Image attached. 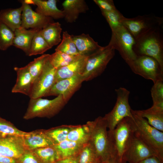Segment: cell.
<instances>
[{"mask_svg": "<svg viewBox=\"0 0 163 163\" xmlns=\"http://www.w3.org/2000/svg\"><path fill=\"white\" fill-rule=\"evenodd\" d=\"M155 155L152 150L135 136L124 153L123 160L129 163H138L152 156Z\"/></svg>", "mask_w": 163, "mask_h": 163, "instance_id": "5bb4252c", "label": "cell"}, {"mask_svg": "<svg viewBox=\"0 0 163 163\" xmlns=\"http://www.w3.org/2000/svg\"><path fill=\"white\" fill-rule=\"evenodd\" d=\"M135 129L133 118L126 117L120 121L113 130H108L113 150L122 160L124 153L134 136Z\"/></svg>", "mask_w": 163, "mask_h": 163, "instance_id": "8992f818", "label": "cell"}, {"mask_svg": "<svg viewBox=\"0 0 163 163\" xmlns=\"http://www.w3.org/2000/svg\"><path fill=\"white\" fill-rule=\"evenodd\" d=\"M55 51L54 53L50 54L49 60L51 64L56 69L68 65L80 55L71 56L59 51Z\"/></svg>", "mask_w": 163, "mask_h": 163, "instance_id": "836d02e7", "label": "cell"}, {"mask_svg": "<svg viewBox=\"0 0 163 163\" xmlns=\"http://www.w3.org/2000/svg\"><path fill=\"white\" fill-rule=\"evenodd\" d=\"M135 129L134 136L151 149L163 162V132L151 126L146 119L132 111Z\"/></svg>", "mask_w": 163, "mask_h": 163, "instance_id": "3957f363", "label": "cell"}, {"mask_svg": "<svg viewBox=\"0 0 163 163\" xmlns=\"http://www.w3.org/2000/svg\"><path fill=\"white\" fill-rule=\"evenodd\" d=\"M17 159L0 155V163H17Z\"/></svg>", "mask_w": 163, "mask_h": 163, "instance_id": "ee69618b", "label": "cell"}, {"mask_svg": "<svg viewBox=\"0 0 163 163\" xmlns=\"http://www.w3.org/2000/svg\"><path fill=\"white\" fill-rule=\"evenodd\" d=\"M78 155L60 159L56 163H78Z\"/></svg>", "mask_w": 163, "mask_h": 163, "instance_id": "b9f144b4", "label": "cell"}, {"mask_svg": "<svg viewBox=\"0 0 163 163\" xmlns=\"http://www.w3.org/2000/svg\"><path fill=\"white\" fill-rule=\"evenodd\" d=\"M14 32L0 21V50H6L13 45Z\"/></svg>", "mask_w": 163, "mask_h": 163, "instance_id": "e575fe53", "label": "cell"}, {"mask_svg": "<svg viewBox=\"0 0 163 163\" xmlns=\"http://www.w3.org/2000/svg\"><path fill=\"white\" fill-rule=\"evenodd\" d=\"M71 35L80 55L89 56L103 47L88 34L83 33L79 35Z\"/></svg>", "mask_w": 163, "mask_h": 163, "instance_id": "d6986e66", "label": "cell"}, {"mask_svg": "<svg viewBox=\"0 0 163 163\" xmlns=\"http://www.w3.org/2000/svg\"><path fill=\"white\" fill-rule=\"evenodd\" d=\"M22 138L26 150L32 151L38 148L55 145L45 133L43 129L28 132L27 135L22 137Z\"/></svg>", "mask_w": 163, "mask_h": 163, "instance_id": "2e32d148", "label": "cell"}, {"mask_svg": "<svg viewBox=\"0 0 163 163\" xmlns=\"http://www.w3.org/2000/svg\"><path fill=\"white\" fill-rule=\"evenodd\" d=\"M41 30L36 33L33 39L27 55L28 56L43 54L51 48L42 36Z\"/></svg>", "mask_w": 163, "mask_h": 163, "instance_id": "f546056e", "label": "cell"}, {"mask_svg": "<svg viewBox=\"0 0 163 163\" xmlns=\"http://www.w3.org/2000/svg\"><path fill=\"white\" fill-rule=\"evenodd\" d=\"M135 40L123 26L112 31L109 43L119 52L121 57L128 65L137 57L133 50Z\"/></svg>", "mask_w": 163, "mask_h": 163, "instance_id": "9c48e42d", "label": "cell"}, {"mask_svg": "<svg viewBox=\"0 0 163 163\" xmlns=\"http://www.w3.org/2000/svg\"><path fill=\"white\" fill-rule=\"evenodd\" d=\"M111 29L113 31L122 25V20L124 16L117 9L110 11H101Z\"/></svg>", "mask_w": 163, "mask_h": 163, "instance_id": "8d00e7d4", "label": "cell"}, {"mask_svg": "<svg viewBox=\"0 0 163 163\" xmlns=\"http://www.w3.org/2000/svg\"><path fill=\"white\" fill-rule=\"evenodd\" d=\"M67 103L61 95L52 100L42 97L30 99L23 119L52 117L59 113Z\"/></svg>", "mask_w": 163, "mask_h": 163, "instance_id": "277c9868", "label": "cell"}, {"mask_svg": "<svg viewBox=\"0 0 163 163\" xmlns=\"http://www.w3.org/2000/svg\"><path fill=\"white\" fill-rule=\"evenodd\" d=\"M133 50L137 56L156 59L163 69V32L162 26L153 28L135 40Z\"/></svg>", "mask_w": 163, "mask_h": 163, "instance_id": "6da1fadb", "label": "cell"}, {"mask_svg": "<svg viewBox=\"0 0 163 163\" xmlns=\"http://www.w3.org/2000/svg\"><path fill=\"white\" fill-rule=\"evenodd\" d=\"M88 56L79 55L68 65L57 69L56 73V82L77 75H82L85 70Z\"/></svg>", "mask_w": 163, "mask_h": 163, "instance_id": "e0dca14e", "label": "cell"}, {"mask_svg": "<svg viewBox=\"0 0 163 163\" xmlns=\"http://www.w3.org/2000/svg\"><path fill=\"white\" fill-rule=\"evenodd\" d=\"M132 72L154 84L163 80V69L154 58L146 56H137L128 65Z\"/></svg>", "mask_w": 163, "mask_h": 163, "instance_id": "ba28073f", "label": "cell"}, {"mask_svg": "<svg viewBox=\"0 0 163 163\" xmlns=\"http://www.w3.org/2000/svg\"><path fill=\"white\" fill-rule=\"evenodd\" d=\"M22 6L17 8H8L0 11V21L13 31L21 26Z\"/></svg>", "mask_w": 163, "mask_h": 163, "instance_id": "7402d4cb", "label": "cell"}, {"mask_svg": "<svg viewBox=\"0 0 163 163\" xmlns=\"http://www.w3.org/2000/svg\"><path fill=\"white\" fill-rule=\"evenodd\" d=\"M37 6L36 11L44 16L55 19L64 18L62 11L58 8L56 0H34Z\"/></svg>", "mask_w": 163, "mask_h": 163, "instance_id": "603a6c76", "label": "cell"}, {"mask_svg": "<svg viewBox=\"0 0 163 163\" xmlns=\"http://www.w3.org/2000/svg\"><path fill=\"white\" fill-rule=\"evenodd\" d=\"M153 103L163 102V80L154 84L151 90Z\"/></svg>", "mask_w": 163, "mask_h": 163, "instance_id": "74e56055", "label": "cell"}, {"mask_svg": "<svg viewBox=\"0 0 163 163\" xmlns=\"http://www.w3.org/2000/svg\"><path fill=\"white\" fill-rule=\"evenodd\" d=\"M101 11H110L117 9L112 0H94Z\"/></svg>", "mask_w": 163, "mask_h": 163, "instance_id": "f35d334b", "label": "cell"}, {"mask_svg": "<svg viewBox=\"0 0 163 163\" xmlns=\"http://www.w3.org/2000/svg\"><path fill=\"white\" fill-rule=\"evenodd\" d=\"M17 163H40L37 158L31 151L26 150L17 159Z\"/></svg>", "mask_w": 163, "mask_h": 163, "instance_id": "ab89813d", "label": "cell"}, {"mask_svg": "<svg viewBox=\"0 0 163 163\" xmlns=\"http://www.w3.org/2000/svg\"><path fill=\"white\" fill-rule=\"evenodd\" d=\"M56 69L50 63L49 59L41 73L33 83L29 96L30 99L47 96L56 82Z\"/></svg>", "mask_w": 163, "mask_h": 163, "instance_id": "8fae6325", "label": "cell"}, {"mask_svg": "<svg viewBox=\"0 0 163 163\" xmlns=\"http://www.w3.org/2000/svg\"><path fill=\"white\" fill-rule=\"evenodd\" d=\"M138 163H163L157 157L153 155L149 157Z\"/></svg>", "mask_w": 163, "mask_h": 163, "instance_id": "7bdbcfd3", "label": "cell"}, {"mask_svg": "<svg viewBox=\"0 0 163 163\" xmlns=\"http://www.w3.org/2000/svg\"><path fill=\"white\" fill-rule=\"evenodd\" d=\"M55 51H59L71 56L79 55L71 35L67 31L63 32L61 41Z\"/></svg>", "mask_w": 163, "mask_h": 163, "instance_id": "1f68e13d", "label": "cell"}, {"mask_svg": "<svg viewBox=\"0 0 163 163\" xmlns=\"http://www.w3.org/2000/svg\"><path fill=\"white\" fill-rule=\"evenodd\" d=\"M90 130L89 142L94 149L101 161L116 154L107 130V125L103 117L87 123Z\"/></svg>", "mask_w": 163, "mask_h": 163, "instance_id": "7a4b0ae2", "label": "cell"}, {"mask_svg": "<svg viewBox=\"0 0 163 163\" xmlns=\"http://www.w3.org/2000/svg\"><path fill=\"white\" fill-rule=\"evenodd\" d=\"M121 22L135 40L150 29L162 26L163 18L153 14L139 15L132 18L124 16Z\"/></svg>", "mask_w": 163, "mask_h": 163, "instance_id": "30bf717a", "label": "cell"}, {"mask_svg": "<svg viewBox=\"0 0 163 163\" xmlns=\"http://www.w3.org/2000/svg\"><path fill=\"white\" fill-rule=\"evenodd\" d=\"M23 136L0 137V155L18 159L26 151Z\"/></svg>", "mask_w": 163, "mask_h": 163, "instance_id": "9a60e30c", "label": "cell"}, {"mask_svg": "<svg viewBox=\"0 0 163 163\" xmlns=\"http://www.w3.org/2000/svg\"><path fill=\"white\" fill-rule=\"evenodd\" d=\"M74 126V125H62L44 129V131L55 145L67 139L69 132Z\"/></svg>", "mask_w": 163, "mask_h": 163, "instance_id": "4316f807", "label": "cell"}, {"mask_svg": "<svg viewBox=\"0 0 163 163\" xmlns=\"http://www.w3.org/2000/svg\"><path fill=\"white\" fill-rule=\"evenodd\" d=\"M84 145L67 139L54 145V147L57 152L60 160L78 155Z\"/></svg>", "mask_w": 163, "mask_h": 163, "instance_id": "d4e9b609", "label": "cell"}, {"mask_svg": "<svg viewBox=\"0 0 163 163\" xmlns=\"http://www.w3.org/2000/svg\"><path fill=\"white\" fill-rule=\"evenodd\" d=\"M22 1L26 4L27 5H35L34 0H23Z\"/></svg>", "mask_w": 163, "mask_h": 163, "instance_id": "f6af8a7d", "label": "cell"}, {"mask_svg": "<svg viewBox=\"0 0 163 163\" xmlns=\"http://www.w3.org/2000/svg\"><path fill=\"white\" fill-rule=\"evenodd\" d=\"M41 29L27 30L21 26L14 31V37L13 46L23 50L28 55L33 39Z\"/></svg>", "mask_w": 163, "mask_h": 163, "instance_id": "44dd1931", "label": "cell"}, {"mask_svg": "<svg viewBox=\"0 0 163 163\" xmlns=\"http://www.w3.org/2000/svg\"><path fill=\"white\" fill-rule=\"evenodd\" d=\"M50 54H44L34 59L27 65L32 78L33 83L41 73Z\"/></svg>", "mask_w": 163, "mask_h": 163, "instance_id": "4dcf8cb0", "label": "cell"}, {"mask_svg": "<svg viewBox=\"0 0 163 163\" xmlns=\"http://www.w3.org/2000/svg\"><path fill=\"white\" fill-rule=\"evenodd\" d=\"M62 5L64 18L69 23L75 22L80 14L85 13L88 9L84 0H66Z\"/></svg>", "mask_w": 163, "mask_h": 163, "instance_id": "ffe728a7", "label": "cell"}, {"mask_svg": "<svg viewBox=\"0 0 163 163\" xmlns=\"http://www.w3.org/2000/svg\"><path fill=\"white\" fill-rule=\"evenodd\" d=\"M90 137V128L86 123L84 125H74L69 132L67 139L84 145L89 142Z\"/></svg>", "mask_w": 163, "mask_h": 163, "instance_id": "484cf974", "label": "cell"}, {"mask_svg": "<svg viewBox=\"0 0 163 163\" xmlns=\"http://www.w3.org/2000/svg\"><path fill=\"white\" fill-rule=\"evenodd\" d=\"M22 10L21 18V27L25 29H42L49 24L54 22L52 18L44 16L34 11L30 5L24 3L22 0Z\"/></svg>", "mask_w": 163, "mask_h": 163, "instance_id": "4fadbf2b", "label": "cell"}, {"mask_svg": "<svg viewBox=\"0 0 163 163\" xmlns=\"http://www.w3.org/2000/svg\"><path fill=\"white\" fill-rule=\"evenodd\" d=\"M62 29L59 22L50 23L40 30L41 34L49 46L52 48L61 41Z\"/></svg>", "mask_w": 163, "mask_h": 163, "instance_id": "cb8c5ba5", "label": "cell"}, {"mask_svg": "<svg viewBox=\"0 0 163 163\" xmlns=\"http://www.w3.org/2000/svg\"><path fill=\"white\" fill-rule=\"evenodd\" d=\"M16 83L11 90L13 93H20L29 96L33 84V80L27 66L21 67H15Z\"/></svg>", "mask_w": 163, "mask_h": 163, "instance_id": "ac0fdd59", "label": "cell"}, {"mask_svg": "<svg viewBox=\"0 0 163 163\" xmlns=\"http://www.w3.org/2000/svg\"><path fill=\"white\" fill-rule=\"evenodd\" d=\"M132 111L144 118L147 119L148 123L152 126L161 132L163 131V114L156 113L148 109Z\"/></svg>", "mask_w": 163, "mask_h": 163, "instance_id": "f1b7e54d", "label": "cell"}, {"mask_svg": "<svg viewBox=\"0 0 163 163\" xmlns=\"http://www.w3.org/2000/svg\"><path fill=\"white\" fill-rule=\"evenodd\" d=\"M115 51L113 46L109 43L107 46L88 56L82 75L84 82L90 81L101 75L114 56Z\"/></svg>", "mask_w": 163, "mask_h": 163, "instance_id": "5b68a950", "label": "cell"}, {"mask_svg": "<svg viewBox=\"0 0 163 163\" xmlns=\"http://www.w3.org/2000/svg\"><path fill=\"white\" fill-rule=\"evenodd\" d=\"M40 163H56L59 160L54 146L38 148L33 150Z\"/></svg>", "mask_w": 163, "mask_h": 163, "instance_id": "83f0119b", "label": "cell"}, {"mask_svg": "<svg viewBox=\"0 0 163 163\" xmlns=\"http://www.w3.org/2000/svg\"><path fill=\"white\" fill-rule=\"evenodd\" d=\"M84 82L82 75H78L56 82L47 96L61 95L67 103L73 94L80 88Z\"/></svg>", "mask_w": 163, "mask_h": 163, "instance_id": "7c38bea8", "label": "cell"}, {"mask_svg": "<svg viewBox=\"0 0 163 163\" xmlns=\"http://www.w3.org/2000/svg\"><path fill=\"white\" fill-rule=\"evenodd\" d=\"M27 133L18 129L11 123L0 117V137L23 136Z\"/></svg>", "mask_w": 163, "mask_h": 163, "instance_id": "d590c367", "label": "cell"}, {"mask_svg": "<svg viewBox=\"0 0 163 163\" xmlns=\"http://www.w3.org/2000/svg\"><path fill=\"white\" fill-rule=\"evenodd\" d=\"M115 91L117 95L115 105L112 110L103 117L110 131L113 130L123 118H133L129 102L130 91L123 87L115 89Z\"/></svg>", "mask_w": 163, "mask_h": 163, "instance_id": "52a82bcc", "label": "cell"}, {"mask_svg": "<svg viewBox=\"0 0 163 163\" xmlns=\"http://www.w3.org/2000/svg\"><path fill=\"white\" fill-rule=\"evenodd\" d=\"M126 162L121 159L117 154H115L101 163H125Z\"/></svg>", "mask_w": 163, "mask_h": 163, "instance_id": "60d3db41", "label": "cell"}, {"mask_svg": "<svg viewBox=\"0 0 163 163\" xmlns=\"http://www.w3.org/2000/svg\"><path fill=\"white\" fill-rule=\"evenodd\" d=\"M94 149L89 142L84 145L78 155V163H101Z\"/></svg>", "mask_w": 163, "mask_h": 163, "instance_id": "d6a6232c", "label": "cell"}]
</instances>
